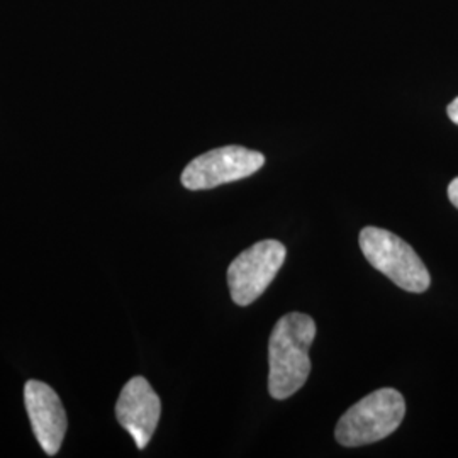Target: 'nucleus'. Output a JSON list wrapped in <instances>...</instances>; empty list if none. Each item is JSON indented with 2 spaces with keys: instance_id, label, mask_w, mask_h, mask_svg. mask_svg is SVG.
Returning <instances> with one entry per match:
<instances>
[{
  "instance_id": "nucleus-6",
  "label": "nucleus",
  "mask_w": 458,
  "mask_h": 458,
  "mask_svg": "<svg viewBox=\"0 0 458 458\" xmlns=\"http://www.w3.org/2000/svg\"><path fill=\"white\" fill-rule=\"evenodd\" d=\"M162 414V401L145 377H132L115 404V418L140 450L147 448Z\"/></svg>"
},
{
  "instance_id": "nucleus-8",
  "label": "nucleus",
  "mask_w": 458,
  "mask_h": 458,
  "mask_svg": "<svg viewBox=\"0 0 458 458\" xmlns=\"http://www.w3.org/2000/svg\"><path fill=\"white\" fill-rule=\"evenodd\" d=\"M448 199L458 209V177L450 182V185H448Z\"/></svg>"
},
{
  "instance_id": "nucleus-9",
  "label": "nucleus",
  "mask_w": 458,
  "mask_h": 458,
  "mask_svg": "<svg viewBox=\"0 0 458 458\" xmlns=\"http://www.w3.org/2000/svg\"><path fill=\"white\" fill-rule=\"evenodd\" d=\"M448 117L458 126V98L448 106Z\"/></svg>"
},
{
  "instance_id": "nucleus-2",
  "label": "nucleus",
  "mask_w": 458,
  "mask_h": 458,
  "mask_svg": "<svg viewBox=\"0 0 458 458\" xmlns=\"http://www.w3.org/2000/svg\"><path fill=\"white\" fill-rule=\"evenodd\" d=\"M406 414V403L399 391L384 387L369 394L340 418L335 438L344 446H361L393 435Z\"/></svg>"
},
{
  "instance_id": "nucleus-7",
  "label": "nucleus",
  "mask_w": 458,
  "mask_h": 458,
  "mask_svg": "<svg viewBox=\"0 0 458 458\" xmlns=\"http://www.w3.org/2000/svg\"><path fill=\"white\" fill-rule=\"evenodd\" d=\"M24 404L34 437L47 455H56L66 433V412L58 394L48 384L30 380L24 386Z\"/></svg>"
},
{
  "instance_id": "nucleus-5",
  "label": "nucleus",
  "mask_w": 458,
  "mask_h": 458,
  "mask_svg": "<svg viewBox=\"0 0 458 458\" xmlns=\"http://www.w3.org/2000/svg\"><path fill=\"white\" fill-rule=\"evenodd\" d=\"M265 164L260 151L243 147H223L202 153L182 172V185L189 191H209L257 174Z\"/></svg>"
},
{
  "instance_id": "nucleus-3",
  "label": "nucleus",
  "mask_w": 458,
  "mask_h": 458,
  "mask_svg": "<svg viewBox=\"0 0 458 458\" xmlns=\"http://www.w3.org/2000/svg\"><path fill=\"white\" fill-rule=\"evenodd\" d=\"M361 251L380 274L408 293L428 291L431 278L420 255L403 238L387 229L363 228L359 236Z\"/></svg>"
},
{
  "instance_id": "nucleus-4",
  "label": "nucleus",
  "mask_w": 458,
  "mask_h": 458,
  "mask_svg": "<svg viewBox=\"0 0 458 458\" xmlns=\"http://www.w3.org/2000/svg\"><path fill=\"white\" fill-rule=\"evenodd\" d=\"M287 248L277 240H263L242 251L228 268L229 294L238 306H250L268 289L285 262Z\"/></svg>"
},
{
  "instance_id": "nucleus-1",
  "label": "nucleus",
  "mask_w": 458,
  "mask_h": 458,
  "mask_svg": "<svg viewBox=\"0 0 458 458\" xmlns=\"http://www.w3.org/2000/svg\"><path fill=\"white\" fill-rule=\"evenodd\" d=\"M316 338V323L302 312L282 316L268 344V393L274 399L294 395L311 374L310 348Z\"/></svg>"
}]
</instances>
